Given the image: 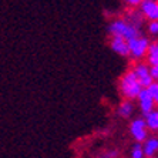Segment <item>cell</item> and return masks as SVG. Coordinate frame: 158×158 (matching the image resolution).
<instances>
[{"instance_id":"cell-14","label":"cell","mask_w":158,"mask_h":158,"mask_svg":"<svg viewBox=\"0 0 158 158\" xmlns=\"http://www.w3.org/2000/svg\"><path fill=\"white\" fill-rule=\"evenodd\" d=\"M128 158H145L141 143H134L128 150Z\"/></svg>"},{"instance_id":"cell-1","label":"cell","mask_w":158,"mask_h":158,"mask_svg":"<svg viewBox=\"0 0 158 158\" xmlns=\"http://www.w3.org/2000/svg\"><path fill=\"white\" fill-rule=\"evenodd\" d=\"M117 88L121 100H131V101H134L144 87L140 84V81L137 80L135 74L132 73L131 69H127L121 74V77L118 78Z\"/></svg>"},{"instance_id":"cell-9","label":"cell","mask_w":158,"mask_h":158,"mask_svg":"<svg viewBox=\"0 0 158 158\" xmlns=\"http://www.w3.org/2000/svg\"><path fill=\"white\" fill-rule=\"evenodd\" d=\"M108 46H110L111 52L115 53L120 57H124L127 59L128 57V43L125 39L120 36H110L108 39Z\"/></svg>"},{"instance_id":"cell-18","label":"cell","mask_w":158,"mask_h":158,"mask_svg":"<svg viewBox=\"0 0 158 158\" xmlns=\"http://www.w3.org/2000/svg\"><path fill=\"white\" fill-rule=\"evenodd\" d=\"M125 4H127V7H132V9H138V6L141 4L143 0H123Z\"/></svg>"},{"instance_id":"cell-8","label":"cell","mask_w":158,"mask_h":158,"mask_svg":"<svg viewBox=\"0 0 158 158\" xmlns=\"http://www.w3.org/2000/svg\"><path fill=\"white\" fill-rule=\"evenodd\" d=\"M145 61L151 67V76H152V78L158 80V40L150 43L147 56H145Z\"/></svg>"},{"instance_id":"cell-3","label":"cell","mask_w":158,"mask_h":158,"mask_svg":"<svg viewBox=\"0 0 158 158\" xmlns=\"http://www.w3.org/2000/svg\"><path fill=\"white\" fill-rule=\"evenodd\" d=\"M127 43H128V59H131L132 61L145 60V56H147L148 47L151 43V40L145 34H140L134 39H130V40H127Z\"/></svg>"},{"instance_id":"cell-15","label":"cell","mask_w":158,"mask_h":158,"mask_svg":"<svg viewBox=\"0 0 158 158\" xmlns=\"http://www.w3.org/2000/svg\"><path fill=\"white\" fill-rule=\"evenodd\" d=\"M94 158H120V151L117 148H106L94 155Z\"/></svg>"},{"instance_id":"cell-16","label":"cell","mask_w":158,"mask_h":158,"mask_svg":"<svg viewBox=\"0 0 158 158\" xmlns=\"http://www.w3.org/2000/svg\"><path fill=\"white\" fill-rule=\"evenodd\" d=\"M145 88H147V91L150 93V96L152 97L155 106H158V80H154L148 87H145Z\"/></svg>"},{"instance_id":"cell-4","label":"cell","mask_w":158,"mask_h":158,"mask_svg":"<svg viewBox=\"0 0 158 158\" xmlns=\"http://www.w3.org/2000/svg\"><path fill=\"white\" fill-rule=\"evenodd\" d=\"M128 132H130V137L132 138L134 143H143V141L150 135V131H148L143 117H132L131 120H130Z\"/></svg>"},{"instance_id":"cell-2","label":"cell","mask_w":158,"mask_h":158,"mask_svg":"<svg viewBox=\"0 0 158 158\" xmlns=\"http://www.w3.org/2000/svg\"><path fill=\"white\" fill-rule=\"evenodd\" d=\"M107 31H108L110 36H120L125 40H130V39H134V37L140 36V34H144L143 30L130 24L123 16L111 19L108 26H107Z\"/></svg>"},{"instance_id":"cell-11","label":"cell","mask_w":158,"mask_h":158,"mask_svg":"<svg viewBox=\"0 0 158 158\" xmlns=\"http://www.w3.org/2000/svg\"><path fill=\"white\" fill-rule=\"evenodd\" d=\"M145 158H157L158 157V134H150L141 143Z\"/></svg>"},{"instance_id":"cell-7","label":"cell","mask_w":158,"mask_h":158,"mask_svg":"<svg viewBox=\"0 0 158 158\" xmlns=\"http://www.w3.org/2000/svg\"><path fill=\"white\" fill-rule=\"evenodd\" d=\"M134 103H135L137 110L140 111L143 115L150 113L154 107H157L154 103V100H152V97H151L150 93L147 91V88H143V90H141V93L137 96V98L134 100Z\"/></svg>"},{"instance_id":"cell-10","label":"cell","mask_w":158,"mask_h":158,"mask_svg":"<svg viewBox=\"0 0 158 158\" xmlns=\"http://www.w3.org/2000/svg\"><path fill=\"white\" fill-rule=\"evenodd\" d=\"M137 111L135 103L131 100H121V103H118L115 108V114L121 120H131Z\"/></svg>"},{"instance_id":"cell-5","label":"cell","mask_w":158,"mask_h":158,"mask_svg":"<svg viewBox=\"0 0 158 158\" xmlns=\"http://www.w3.org/2000/svg\"><path fill=\"white\" fill-rule=\"evenodd\" d=\"M132 70V73L135 74L137 80L140 81V84L144 88L148 87V85L154 81L152 76H151V67L148 66V63L145 60H141V61H134L132 66L130 67Z\"/></svg>"},{"instance_id":"cell-6","label":"cell","mask_w":158,"mask_h":158,"mask_svg":"<svg viewBox=\"0 0 158 158\" xmlns=\"http://www.w3.org/2000/svg\"><path fill=\"white\" fill-rule=\"evenodd\" d=\"M138 10L147 22H158V0H143Z\"/></svg>"},{"instance_id":"cell-13","label":"cell","mask_w":158,"mask_h":158,"mask_svg":"<svg viewBox=\"0 0 158 158\" xmlns=\"http://www.w3.org/2000/svg\"><path fill=\"white\" fill-rule=\"evenodd\" d=\"M145 125H147L150 134H158V106L154 107L150 113L143 115Z\"/></svg>"},{"instance_id":"cell-17","label":"cell","mask_w":158,"mask_h":158,"mask_svg":"<svg viewBox=\"0 0 158 158\" xmlns=\"http://www.w3.org/2000/svg\"><path fill=\"white\" fill-rule=\"evenodd\" d=\"M147 33L151 37H158V22H148L147 23Z\"/></svg>"},{"instance_id":"cell-12","label":"cell","mask_w":158,"mask_h":158,"mask_svg":"<svg viewBox=\"0 0 158 158\" xmlns=\"http://www.w3.org/2000/svg\"><path fill=\"white\" fill-rule=\"evenodd\" d=\"M121 16L130 23V24H132V26H135V27H138V29L143 30L144 23H145V19L143 17V15L140 13L138 9H132V7L125 9L124 13H123Z\"/></svg>"}]
</instances>
